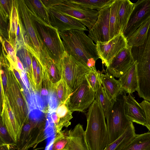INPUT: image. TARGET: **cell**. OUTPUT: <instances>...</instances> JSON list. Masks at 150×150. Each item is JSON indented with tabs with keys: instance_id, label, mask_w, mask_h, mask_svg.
Wrapping results in <instances>:
<instances>
[{
	"instance_id": "cell-11",
	"label": "cell",
	"mask_w": 150,
	"mask_h": 150,
	"mask_svg": "<svg viewBox=\"0 0 150 150\" xmlns=\"http://www.w3.org/2000/svg\"><path fill=\"white\" fill-rule=\"evenodd\" d=\"M96 44L99 58L107 68L113 59L127 47V39L121 32L108 41L98 42Z\"/></svg>"
},
{
	"instance_id": "cell-5",
	"label": "cell",
	"mask_w": 150,
	"mask_h": 150,
	"mask_svg": "<svg viewBox=\"0 0 150 150\" xmlns=\"http://www.w3.org/2000/svg\"><path fill=\"white\" fill-rule=\"evenodd\" d=\"M48 8L72 17L81 22L89 30L93 26L98 18V11L81 6L70 0H42Z\"/></svg>"
},
{
	"instance_id": "cell-28",
	"label": "cell",
	"mask_w": 150,
	"mask_h": 150,
	"mask_svg": "<svg viewBox=\"0 0 150 150\" xmlns=\"http://www.w3.org/2000/svg\"><path fill=\"white\" fill-rule=\"evenodd\" d=\"M16 55L22 62L33 90L35 92L31 54L26 49L22 48L16 51Z\"/></svg>"
},
{
	"instance_id": "cell-3",
	"label": "cell",
	"mask_w": 150,
	"mask_h": 150,
	"mask_svg": "<svg viewBox=\"0 0 150 150\" xmlns=\"http://www.w3.org/2000/svg\"><path fill=\"white\" fill-rule=\"evenodd\" d=\"M25 1L50 57L56 62H61L66 51L59 30L40 18L27 1Z\"/></svg>"
},
{
	"instance_id": "cell-33",
	"label": "cell",
	"mask_w": 150,
	"mask_h": 150,
	"mask_svg": "<svg viewBox=\"0 0 150 150\" xmlns=\"http://www.w3.org/2000/svg\"><path fill=\"white\" fill-rule=\"evenodd\" d=\"M72 2L83 7L99 11L112 4L114 0H70Z\"/></svg>"
},
{
	"instance_id": "cell-1",
	"label": "cell",
	"mask_w": 150,
	"mask_h": 150,
	"mask_svg": "<svg viewBox=\"0 0 150 150\" xmlns=\"http://www.w3.org/2000/svg\"><path fill=\"white\" fill-rule=\"evenodd\" d=\"M59 33L67 53L84 65L92 69L96 67V62L99 58L96 45L83 31L72 30Z\"/></svg>"
},
{
	"instance_id": "cell-8",
	"label": "cell",
	"mask_w": 150,
	"mask_h": 150,
	"mask_svg": "<svg viewBox=\"0 0 150 150\" xmlns=\"http://www.w3.org/2000/svg\"><path fill=\"white\" fill-rule=\"evenodd\" d=\"M45 128L44 122L28 117L23 124L16 144V150H28L35 148L47 139Z\"/></svg>"
},
{
	"instance_id": "cell-30",
	"label": "cell",
	"mask_w": 150,
	"mask_h": 150,
	"mask_svg": "<svg viewBox=\"0 0 150 150\" xmlns=\"http://www.w3.org/2000/svg\"><path fill=\"white\" fill-rule=\"evenodd\" d=\"M53 88L54 84L51 82L43 69V77L39 88L35 94L37 93L39 95L44 105H48L50 94Z\"/></svg>"
},
{
	"instance_id": "cell-19",
	"label": "cell",
	"mask_w": 150,
	"mask_h": 150,
	"mask_svg": "<svg viewBox=\"0 0 150 150\" xmlns=\"http://www.w3.org/2000/svg\"><path fill=\"white\" fill-rule=\"evenodd\" d=\"M70 140L66 150H90L86 142L83 125L77 124L69 130Z\"/></svg>"
},
{
	"instance_id": "cell-44",
	"label": "cell",
	"mask_w": 150,
	"mask_h": 150,
	"mask_svg": "<svg viewBox=\"0 0 150 150\" xmlns=\"http://www.w3.org/2000/svg\"><path fill=\"white\" fill-rule=\"evenodd\" d=\"M17 69L19 72L23 71L25 69L23 65L18 57L17 56Z\"/></svg>"
},
{
	"instance_id": "cell-12",
	"label": "cell",
	"mask_w": 150,
	"mask_h": 150,
	"mask_svg": "<svg viewBox=\"0 0 150 150\" xmlns=\"http://www.w3.org/2000/svg\"><path fill=\"white\" fill-rule=\"evenodd\" d=\"M150 17V0H139L135 3L132 11L123 32L127 39Z\"/></svg>"
},
{
	"instance_id": "cell-26",
	"label": "cell",
	"mask_w": 150,
	"mask_h": 150,
	"mask_svg": "<svg viewBox=\"0 0 150 150\" xmlns=\"http://www.w3.org/2000/svg\"><path fill=\"white\" fill-rule=\"evenodd\" d=\"M42 68L52 84H56L61 79L62 69L61 62H57L50 57Z\"/></svg>"
},
{
	"instance_id": "cell-31",
	"label": "cell",
	"mask_w": 150,
	"mask_h": 150,
	"mask_svg": "<svg viewBox=\"0 0 150 150\" xmlns=\"http://www.w3.org/2000/svg\"><path fill=\"white\" fill-rule=\"evenodd\" d=\"M0 39L4 56L8 61L10 67L17 69V55L15 48L8 40L3 38L1 36Z\"/></svg>"
},
{
	"instance_id": "cell-27",
	"label": "cell",
	"mask_w": 150,
	"mask_h": 150,
	"mask_svg": "<svg viewBox=\"0 0 150 150\" xmlns=\"http://www.w3.org/2000/svg\"><path fill=\"white\" fill-rule=\"evenodd\" d=\"M123 150H150V132L136 134Z\"/></svg>"
},
{
	"instance_id": "cell-17",
	"label": "cell",
	"mask_w": 150,
	"mask_h": 150,
	"mask_svg": "<svg viewBox=\"0 0 150 150\" xmlns=\"http://www.w3.org/2000/svg\"><path fill=\"white\" fill-rule=\"evenodd\" d=\"M125 113L128 119L143 126H145L146 119L144 112L132 94L124 96Z\"/></svg>"
},
{
	"instance_id": "cell-14",
	"label": "cell",
	"mask_w": 150,
	"mask_h": 150,
	"mask_svg": "<svg viewBox=\"0 0 150 150\" xmlns=\"http://www.w3.org/2000/svg\"><path fill=\"white\" fill-rule=\"evenodd\" d=\"M2 103L1 119L15 144L19 139L21 129L17 121L7 97L4 95Z\"/></svg>"
},
{
	"instance_id": "cell-42",
	"label": "cell",
	"mask_w": 150,
	"mask_h": 150,
	"mask_svg": "<svg viewBox=\"0 0 150 150\" xmlns=\"http://www.w3.org/2000/svg\"><path fill=\"white\" fill-rule=\"evenodd\" d=\"M32 60V66L34 82L35 93L36 88V69L38 65V60L33 55L31 54Z\"/></svg>"
},
{
	"instance_id": "cell-9",
	"label": "cell",
	"mask_w": 150,
	"mask_h": 150,
	"mask_svg": "<svg viewBox=\"0 0 150 150\" xmlns=\"http://www.w3.org/2000/svg\"><path fill=\"white\" fill-rule=\"evenodd\" d=\"M61 64L62 78L72 92L83 82L86 75L93 69L80 63L66 51L61 60Z\"/></svg>"
},
{
	"instance_id": "cell-29",
	"label": "cell",
	"mask_w": 150,
	"mask_h": 150,
	"mask_svg": "<svg viewBox=\"0 0 150 150\" xmlns=\"http://www.w3.org/2000/svg\"><path fill=\"white\" fill-rule=\"evenodd\" d=\"M120 0H114L111 4L109 18L110 40L120 32L118 23L117 14Z\"/></svg>"
},
{
	"instance_id": "cell-41",
	"label": "cell",
	"mask_w": 150,
	"mask_h": 150,
	"mask_svg": "<svg viewBox=\"0 0 150 150\" xmlns=\"http://www.w3.org/2000/svg\"><path fill=\"white\" fill-rule=\"evenodd\" d=\"M23 85L25 86L26 90L30 94H33L34 93L30 82L26 72L25 69L23 71L19 72Z\"/></svg>"
},
{
	"instance_id": "cell-16",
	"label": "cell",
	"mask_w": 150,
	"mask_h": 150,
	"mask_svg": "<svg viewBox=\"0 0 150 150\" xmlns=\"http://www.w3.org/2000/svg\"><path fill=\"white\" fill-rule=\"evenodd\" d=\"M49 9L51 25L59 31L72 30H88L86 26L77 20L55 10Z\"/></svg>"
},
{
	"instance_id": "cell-15",
	"label": "cell",
	"mask_w": 150,
	"mask_h": 150,
	"mask_svg": "<svg viewBox=\"0 0 150 150\" xmlns=\"http://www.w3.org/2000/svg\"><path fill=\"white\" fill-rule=\"evenodd\" d=\"M131 47L127 46L112 60L107 68L108 72L113 77L119 78L134 64Z\"/></svg>"
},
{
	"instance_id": "cell-38",
	"label": "cell",
	"mask_w": 150,
	"mask_h": 150,
	"mask_svg": "<svg viewBox=\"0 0 150 150\" xmlns=\"http://www.w3.org/2000/svg\"><path fill=\"white\" fill-rule=\"evenodd\" d=\"M13 0H0V18L7 23L9 19L12 6Z\"/></svg>"
},
{
	"instance_id": "cell-2",
	"label": "cell",
	"mask_w": 150,
	"mask_h": 150,
	"mask_svg": "<svg viewBox=\"0 0 150 150\" xmlns=\"http://www.w3.org/2000/svg\"><path fill=\"white\" fill-rule=\"evenodd\" d=\"M86 139L90 150H104L109 144V136L104 112L95 99L86 114Z\"/></svg>"
},
{
	"instance_id": "cell-18",
	"label": "cell",
	"mask_w": 150,
	"mask_h": 150,
	"mask_svg": "<svg viewBox=\"0 0 150 150\" xmlns=\"http://www.w3.org/2000/svg\"><path fill=\"white\" fill-rule=\"evenodd\" d=\"M72 113L65 103L60 104L56 111L48 113L49 120L53 124L56 134L62 130L63 127H67L71 125Z\"/></svg>"
},
{
	"instance_id": "cell-7",
	"label": "cell",
	"mask_w": 150,
	"mask_h": 150,
	"mask_svg": "<svg viewBox=\"0 0 150 150\" xmlns=\"http://www.w3.org/2000/svg\"><path fill=\"white\" fill-rule=\"evenodd\" d=\"M18 2L19 15L35 52L37 59L42 66L50 57L33 22L25 1L18 0Z\"/></svg>"
},
{
	"instance_id": "cell-35",
	"label": "cell",
	"mask_w": 150,
	"mask_h": 150,
	"mask_svg": "<svg viewBox=\"0 0 150 150\" xmlns=\"http://www.w3.org/2000/svg\"><path fill=\"white\" fill-rule=\"evenodd\" d=\"M69 140V130H61L56 134L52 150H66Z\"/></svg>"
},
{
	"instance_id": "cell-25",
	"label": "cell",
	"mask_w": 150,
	"mask_h": 150,
	"mask_svg": "<svg viewBox=\"0 0 150 150\" xmlns=\"http://www.w3.org/2000/svg\"><path fill=\"white\" fill-rule=\"evenodd\" d=\"M9 20V25L7 29L8 41L16 49V31L19 21L18 0H13L11 11Z\"/></svg>"
},
{
	"instance_id": "cell-13",
	"label": "cell",
	"mask_w": 150,
	"mask_h": 150,
	"mask_svg": "<svg viewBox=\"0 0 150 150\" xmlns=\"http://www.w3.org/2000/svg\"><path fill=\"white\" fill-rule=\"evenodd\" d=\"M111 4L98 11L97 21L92 28L88 30V36L96 43L98 42H104L110 40L109 18Z\"/></svg>"
},
{
	"instance_id": "cell-40",
	"label": "cell",
	"mask_w": 150,
	"mask_h": 150,
	"mask_svg": "<svg viewBox=\"0 0 150 150\" xmlns=\"http://www.w3.org/2000/svg\"><path fill=\"white\" fill-rule=\"evenodd\" d=\"M139 104L145 114L146 123L144 126L146 127L150 132V102L144 100Z\"/></svg>"
},
{
	"instance_id": "cell-24",
	"label": "cell",
	"mask_w": 150,
	"mask_h": 150,
	"mask_svg": "<svg viewBox=\"0 0 150 150\" xmlns=\"http://www.w3.org/2000/svg\"><path fill=\"white\" fill-rule=\"evenodd\" d=\"M134 4L129 0H120L117 14L120 32L123 33L132 11Z\"/></svg>"
},
{
	"instance_id": "cell-20",
	"label": "cell",
	"mask_w": 150,
	"mask_h": 150,
	"mask_svg": "<svg viewBox=\"0 0 150 150\" xmlns=\"http://www.w3.org/2000/svg\"><path fill=\"white\" fill-rule=\"evenodd\" d=\"M121 90L128 94H132L137 91L138 86L136 64H134L118 80Z\"/></svg>"
},
{
	"instance_id": "cell-43",
	"label": "cell",
	"mask_w": 150,
	"mask_h": 150,
	"mask_svg": "<svg viewBox=\"0 0 150 150\" xmlns=\"http://www.w3.org/2000/svg\"><path fill=\"white\" fill-rule=\"evenodd\" d=\"M16 144H0V150H15Z\"/></svg>"
},
{
	"instance_id": "cell-4",
	"label": "cell",
	"mask_w": 150,
	"mask_h": 150,
	"mask_svg": "<svg viewBox=\"0 0 150 150\" xmlns=\"http://www.w3.org/2000/svg\"><path fill=\"white\" fill-rule=\"evenodd\" d=\"M126 93L122 91L104 115L109 136V144L113 142L125 132L130 121L125 110L124 96Z\"/></svg>"
},
{
	"instance_id": "cell-6",
	"label": "cell",
	"mask_w": 150,
	"mask_h": 150,
	"mask_svg": "<svg viewBox=\"0 0 150 150\" xmlns=\"http://www.w3.org/2000/svg\"><path fill=\"white\" fill-rule=\"evenodd\" d=\"M8 88V98L10 105L21 129L29 117L23 88L16 77L10 66L6 67Z\"/></svg>"
},
{
	"instance_id": "cell-37",
	"label": "cell",
	"mask_w": 150,
	"mask_h": 150,
	"mask_svg": "<svg viewBox=\"0 0 150 150\" xmlns=\"http://www.w3.org/2000/svg\"><path fill=\"white\" fill-rule=\"evenodd\" d=\"M86 79L93 91L95 92L98 87L102 85L100 72L97 71L96 68L92 69V70L86 76Z\"/></svg>"
},
{
	"instance_id": "cell-36",
	"label": "cell",
	"mask_w": 150,
	"mask_h": 150,
	"mask_svg": "<svg viewBox=\"0 0 150 150\" xmlns=\"http://www.w3.org/2000/svg\"><path fill=\"white\" fill-rule=\"evenodd\" d=\"M95 99L99 103L104 112L108 110L112 102L107 95L102 85L98 87L95 92Z\"/></svg>"
},
{
	"instance_id": "cell-34",
	"label": "cell",
	"mask_w": 150,
	"mask_h": 150,
	"mask_svg": "<svg viewBox=\"0 0 150 150\" xmlns=\"http://www.w3.org/2000/svg\"><path fill=\"white\" fill-rule=\"evenodd\" d=\"M54 88L59 103H66L72 92L65 80L62 78L59 82L54 84Z\"/></svg>"
},
{
	"instance_id": "cell-23",
	"label": "cell",
	"mask_w": 150,
	"mask_h": 150,
	"mask_svg": "<svg viewBox=\"0 0 150 150\" xmlns=\"http://www.w3.org/2000/svg\"><path fill=\"white\" fill-rule=\"evenodd\" d=\"M150 26V17L126 39L127 46H138L144 44L147 39Z\"/></svg>"
},
{
	"instance_id": "cell-21",
	"label": "cell",
	"mask_w": 150,
	"mask_h": 150,
	"mask_svg": "<svg viewBox=\"0 0 150 150\" xmlns=\"http://www.w3.org/2000/svg\"><path fill=\"white\" fill-rule=\"evenodd\" d=\"M102 85L107 95L112 101L117 97L121 90L118 80L108 72L103 74L99 71Z\"/></svg>"
},
{
	"instance_id": "cell-10",
	"label": "cell",
	"mask_w": 150,
	"mask_h": 150,
	"mask_svg": "<svg viewBox=\"0 0 150 150\" xmlns=\"http://www.w3.org/2000/svg\"><path fill=\"white\" fill-rule=\"evenodd\" d=\"M95 99V92L90 86L86 78L70 95L66 102L72 112H84L89 107Z\"/></svg>"
},
{
	"instance_id": "cell-22",
	"label": "cell",
	"mask_w": 150,
	"mask_h": 150,
	"mask_svg": "<svg viewBox=\"0 0 150 150\" xmlns=\"http://www.w3.org/2000/svg\"><path fill=\"white\" fill-rule=\"evenodd\" d=\"M136 134L133 123L130 121L123 134L115 141L108 144L104 150H123Z\"/></svg>"
},
{
	"instance_id": "cell-39",
	"label": "cell",
	"mask_w": 150,
	"mask_h": 150,
	"mask_svg": "<svg viewBox=\"0 0 150 150\" xmlns=\"http://www.w3.org/2000/svg\"><path fill=\"white\" fill-rule=\"evenodd\" d=\"M13 144L15 143L1 119L0 123V144Z\"/></svg>"
},
{
	"instance_id": "cell-32",
	"label": "cell",
	"mask_w": 150,
	"mask_h": 150,
	"mask_svg": "<svg viewBox=\"0 0 150 150\" xmlns=\"http://www.w3.org/2000/svg\"><path fill=\"white\" fill-rule=\"evenodd\" d=\"M27 1L38 16L47 23L51 25L49 9L44 4L42 0H27Z\"/></svg>"
}]
</instances>
